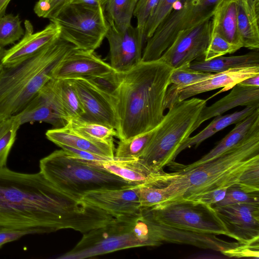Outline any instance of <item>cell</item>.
<instances>
[{
  "label": "cell",
  "instance_id": "cell-48",
  "mask_svg": "<svg viewBox=\"0 0 259 259\" xmlns=\"http://www.w3.org/2000/svg\"><path fill=\"white\" fill-rule=\"evenodd\" d=\"M7 119L3 120V121H0V133L2 132V131L3 130V129L4 128V127H5V126L6 124Z\"/></svg>",
  "mask_w": 259,
  "mask_h": 259
},
{
  "label": "cell",
  "instance_id": "cell-35",
  "mask_svg": "<svg viewBox=\"0 0 259 259\" xmlns=\"http://www.w3.org/2000/svg\"><path fill=\"white\" fill-rule=\"evenodd\" d=\"M242 203H259V191L249 192L235 184L230 186L224 199L214 204V207Z\"/></svg>",
  "mask_w": 259,
  "mask_h": 259
},
{
  "label": "cell",
  "instance_id": "cell-22",
  "mask_svg": "<svg viewBox=\"0 0 259 259\" xmlns=\"http://www.w3.org/2000/svg\"><path fill=\"white\" fill-rule=\"evenodd\" d=\"M239 106L259 108V87L237 84L228 95L211 105L204 107L196 122V128L206 120Z\"/></svg>",
  "mask_w": 259,
  "mask_h": 259
},
{
  "label": "cell",
  "instance_id": "cell-3",
  "mask_svg": "<svg viewBox=\"0 0 259 259\" xmlns=\"http://www.w3.org/2000/svg\"><path fill=\"white\" fill-rule=\"evenodd\" d=\"M259 159V126L221 155L189 168H175L164 187L165 203L194 201L203 194L237 184L243 171Z\"/></svg>",
  "mask_w": 259,
  "mask_h": 259
},
{
  "label": "cell",
  "instance_id": "cell-13",
  "mask_svg": "<svg viewBox=\"0 0 259 259\" xmlns=\"http://www.w3.org/2000/svg\"><path fill=\"white\" fill-rule=\"evenodd\" d=\"M16 115L21 125L38 121L50 124L54 128H61L70 121L60 101L54 78L49 81Z\"/></svg>",
  "mask_w": 259,
  "mask_h": 259
},
{
  "label": "cell",
  "instance_id": "cell-45",
  "mask_svg": "<svg viewBox=\"0 0 259 259\" xmlns=\"http://www.w3.org/2000/svg\"><path fill=\"white\" fill-rule=\"evenodd\" d=\"M238 84L247 87H259V75L249 77Z\"/></svg>",
  "mask_w": 259,
  "mask_h": 259
},
{
  "label": "cell",
  "instance_id": "cell-15",
  "mask_svg": "<svg viewBox=\"0 0 259 259\" xmlns=\"http://www.w3.org/2000/svg\"><path fill=\"white\" fill-rule=\"evenodd\" d=\"M105 38L109 45L110 65L114 71H126L142 61L145 44L136 27L120 30L109 23Z\"/></svg>",
  "mask_w": 259,
  "mask_h": 259
},
{
  "label": "cell",
  "instance_id": "cell-31",
  "mask_svg": "<svg viewBox=\"0 0 259 259\" xmlns=\"http://www.w3.org/2000/svg\"><path fill=\"white\" fill-rule=\"evenodd\" d=\"M155 128L130 139L120 140L114 156L118 158H141L154 135Z\"/></svg>",
  "mask_w": 259,
  "mask_h": 259
},
{
  "label": "cell",
  "instance_id": "cell-37",
  "mask_svg": "<svg viewBox=\"0 0 259 259\" xmlns=\"http://www.w3.org/2000/svg\"><path fill=\"white\" fill-rule=\"evenodd\" d=\"M141 207H151L162 203L165 198L162 187L150 185L135 186Z\"/></svg>",
  "mask_w": 259,
  "mask_h": 259
},
{
  "label": "cell",
  "instance_id": "cell-11",
  "mask_svg": "<svg viewBox=\"0 0 259 259\" xmlns=\"http://www.w3.org/2000/svg\"><path fill=\"white\" fill-rule=\"evenodd\" d=\"M211 19L180 32L158 59L173 68L203 59L211 33Z\"/></svg>",
  "mask_w": 259,
  "mask_h": 259
},
{
  "label": "cell",
  "instance_id": "cell-8",
  "mask_svg": "<svg viewBox=\"0 0 259 259\" xmlns=\"http://www.w3.org/2000/svg\"><path fill=\"white\" fill-rule=\"evenodd\" d=\"M146 208L153 221L164 230L178 234L223 235L232 238L211 205L181 200Z\"/></svg>",
  "mask_w": 259,
  "mask_h": 259
},
{
  "label": "cell",
  "instance_id": "cell-42",
  "mask_svg": "<svg viewBox=\"0 0 259 259\" xmlns=\"http://www.w3.org/2000/svg\"><path fill=\"white\" fill-rule=\"evenodd\" d=\"M28 234H34V233L28 230L0 227V248L7 243L17 240Z\"/></svg>",
  "mask_w": 259,
  "mask_h": 259
},
{
  "label": "cell",
  "instance_id": "cell-25",
  "mask_svg": "<svg viewBox=\"0 0 259 259\" xmlns=\"http://www.w3.org/2000/svg\"><path fill=\"white\" fill-rule=\"evenodd\" d=\"M238 0H221L211 18L212 31H216L229 42L243 47L237 19Z\"/></svg>",
  "mask_w": 259,
  "mask_h": 259
},
{
  "label": "cell",
  "instance_id": "cell-19",
  "mask_svg": "<svg viewBox=\"0 0 259 259\" xmlns=\"http://www.w3.org/2000/svg\"><path fill=\"white\" fill-rule=\"evenodd\" d=\"M135 186L91 191L86 193L81 200L115 218L132 214L141 207Z\"/></svg>",
  "mask_w": 259,
  "mask_h": 259
},
{
  "label": "cell",
  "instance_id": "cell-47",
  "mask_svg": "<svg viewBox=\"0 0 259 259\" xmlns=\"http://www.w3.org/2000/svg\"><path fill=\"white\" fill-rule=\"evenodd\" d=\"M6 50L3 47L0 46V63L2 58L3 57L5 53Z\"/></svg>",
  "mask_w": 259,
  "mask_h": 259
},
{
  "label": "cell",
  "instance_id": "cell-49",
  "mask_svg": "<svg viewBox=\"0 0 259 259\" xmlns=\"http://www.w3.org/2000/svg\"><path fill=\"white\" fill-rule=\"evenodd\" d=\"M4 69V67L3 66V65L1 64V63H0V74L1 73V72H2L3 70Z\"/></svg>",
  "mask_w": 259,
  "mask_h": 259
},
{
  "label": "cell",
  "instance_id": "cell-30",
  "mask_svg": "<svg viewBox=\"0 0 259 259\" xmlns=\"http://www.w3.org/2000/svg\"><path fill=\"white\" fill-rule=\"evenodd\" d=\"M66 125L78 133L99 141H112L117 135L113 128L82 118H72Z\"/></svg>",
  "mask_w": 259,
  "mask_h": 259
},
{
  "label": "cell",
  "instance_id": "cell-36",
  "mask_svg": "<svg viewBox=\"0 0 259 259\" xmlns=\"http://www.w3.org/2000/svg\"><path fill=\"white\" fill-rule=\"evenodd\" d=\"M240 49L239 47L230 43L218 32L212 31L211 29L209 42L203 60L207 61L227 54H232Z\"/></svg>",
  "mask_w": 259,
  "mask_h": 259
},
{
  "label": "cell",
  "instance_id": "cell-9",
  "mask_svg": "<svg viewBox=\"0 0 259 259\" xmlns=\"http://www.w3.org/2000/svg\"><path fill=\"white\" fill-rule=\"evenodd\" d=\"M50 21L60 29V36L76 48L94 52L100 47L109 28L104 8L68 3Z\"/></svg>",
  "mask_w": 259,
  "mask_h": 259
},
{
  "label": "cell",
  "instance_id": "cell-32",
  "mask_svg": "<svg viewBox=\"0 0 259 259\" xmlns=\"http://www.w3.org/2000/svg\"><path fill=\"white\" fill-rule=\"evenodd\" d=\"M24 34L21 21L18 15L5 14L0 18V46L5 47L14 44Z\"/></svg>",
  "mask_w": 259,
  "mask_h": 259
},
{
  "label": "cell",
  "instance_id": "cell-34",
  "mask_svg": "<svg viewBox=\"0 0 259 259\" xmlns=\"http://www.w3.org/2000/svg\"><path fill=\"white\" fill-rule=\"evenodd\" d=\"M181 0H159L152 15L148 20L144 30L145 42L150 38L159 25L174 9Z\"/></svg>",
  "mask_w": 259,
  "mask_h": 259
},
{
  "label": "cell",
  "instance_id": "cell-17",
  "mask_svg": "<svg viewBox=\"0 0 259 259\" xmlns=\"http://www.w3.org/2000/svg\"><path fill=\"white\" fill-rule=\"evenodd\" d=\"M98 166L134 185H150L162 187L169 173L155 169L141 158H114L106 161H92Z\"/></svg>",
  "mask_w": 259,
  "mask_h": 259
},
{
  "label": "cell",
  "instance_id": "cell-27",
  "mask_svg": "<svg viewBox=\"0 0 259 259\" xmlns=\"http://www.w3.org/2000/svg\"><path fill=\"white\" fill-rule=\"evenodd\" d=\"M257 108L246 107L241 111L225 115H218L202 131L193 137H189L180 146L175 158L186 149L193 146L197 148L202 142L229 125L236 124L252 114Z\"/></svg>",
  "mask_w": 259,
  "mask_h": 259
},
{
  "label": "cell",
  "instance_id": "cell-44",
  "mask_svg": "<svg viewBox=\"0 0 259 259\" xmlns=\"http://www.w3.org/2000/svg\"><path fill=\"white\" fill-rule=\"evenodd\" d=\"M106 1V0H68V3L80 4L95 8H104Z\"/></svg>",
  "mask_w": 259,
  "mask_h": 259
},
{
  "label": "cell",
  "instance_id": "cell-12",
  "mask_svg": "<svg viewBox=\"0 0 259 259\" xmlns=\"http://www.w3.org/2000/svg\"><path fill=\"white\" fill-rule=\"evenodd\" d=\"M69 79L85 112L82 118L115 130L116 119L109 93L93 79L77 77Z\"/></svg>",
  "mask_w": 259,
  "mask_h": 259
},
{
  "label": "cell",
  "instance_id": "cell-28",
  "mask_svg": "<svg viewBox=\"0 0 259 259\" xmlns=\"http://www.w3.org/2000/svg\"><path fill=\"white\" fill-rule=\"evenodd\" d=\"M135 0H106L104 12L109 23L123 30L132 25Z\"/></svg>",
  "mask_w": 259,
  "mask_h": 259
},
{
  "label": "cell",
  "instance_id": "cell-29",
  "mask_svg": "<svg viewBox=\"0 0 259 259\" xmlns=\"http://www.w3.org/2000/svg\"><path fill=\"white\" fill-rule=\"evenodd\" d=\"M54 80L60 101L69 120L82 118L85 112L71 80L55 78Z\"/></svg>",
  "mask_w": 259,
  "mask_h": 259
},
{
  "label": "cell",
  "instance_id": "cell-38",
  "mask_svg": "<svg viewBox=\"0 0 259 259\" xmlns=\"http://www.w3.org/2000/svg\"><path fill=\"white\" fill-rule=\"evenodd\" d=\"M159 0H135L133 15L137 18L139 35L145 44L144 30L146 25L154 11Z\"/></svg>",
  "mask_w": 259,
  "mask_h": 259
},
{
  "label": "cell",
  "instance_id": "cell-24",
  "mask_svg": "<svg viewBox=\"0 0 259 259\" xmlns=\"http://www.w3.org/2000/svg\"><path fill=\"white\" fill-rule=\"evenodd\" d=\"M237 19L243 47L259 49V0H238Z\"/></svg>",
  "mask_w": 259,
  "mask_h": 259
},
{
  "label": "cell",
  "instance_id": "cell-10",
  "mask_svg": "<svg viewBox=\"0 0 259 259\" xmlns=\"http://www.w3.org/2000/svg\"><path fill=\"white\" fill-rule=\"evenodd\" d=\"M221 0H181L180 7L174 9L147 39L142 61L158 59L178 34L210 20Z\"/></svg>",
  "mask_w": 259,
  "mask_h": 259
},
{
  "label": "cell",
  "instance_id": "cell-2",
  "mask_svg": "<svg viewBox=\"0 0 259 259\" xmlns=\"http://www.w3.org/2000/svg\"><path fill=\"white\" fill-rule=\"evenodd\" d=\"M173 69L159 59L141 61L126 71L92 78L110 95L120 140L150 131L160 123Z\"/></svg>",
  "mask_w": 259,
  "mask_h": 259
},
{
  "label": "cell",
  "instance_id": "cell-20",
  "mask_svg": "<svg viewBox=\"0 0 259 259\" xmlns=\"http://www.w3.org/2000/svg\"><path fill=\"white\" fill-rule=\"evenodd\" d=\"M256 75H259V65L234 68L223 72L212 73L203 79L177 90L176 97L180 102L199 94L223 88L214 96L232 89L249 77Z\"/></svg>",
  "mask_w": 259,
  "mask_h": 259
},
{
  "label": "cell",
  "instance_id": "cell-14",
  "mask_svg": "<svg viewBox=\"0 0 259 259\" xmlns=\"http://www.w3.org/2000/svg\"><path fill=\"white\" fill-rule=\"evenodd\" d=\"M214 208L233 239L242 243L259 241V203H237Z\"/></svg>",
  "mask_w": 259,
  "mask_h": 259
},
{
  "label": "cell",
  "instance_id": "cell-41",
  "mask_svg": "<svg viewBox=\"0 0 259 259\" xmlns=\"http://www.w3.org/2000/svg\"><path fill=\"white\" fill-rule=\"evenodd\" d=\"M223 254L230 257H250L259 258V241L239 245L224 251Z\"/></svg>",
  "mask_w": 259,
  "mask_h": 259
},
{
  "label": "cell",
  "instance_id": "cell-21",
  "mask_svg": "<svg viewBox=\"0 0 259 259\" xmlns=\"http://www.w3.org/2000/svg\"><path fill=\"white\" fill-rule=\"evenodd\" d=\"M46 136L49 140L60 147L65 146L101 156L114 157L113 140H95L75 132L67 125L49 130Z\"/></svg>",
  "mask_w": 259,
  "mask_h": 259
},
{
  "label": "cell",
  "instance_id": "cell-16",
  "mask_svg": "<svg viewBox=\"0 0 259 259\" xmlns=\"http://www.w3.org/2000/svg\"><path fill=\"white\" fill-rule=\"evenodd\" d=\"M113 71L110 64L101 59L94 52L75 48L63 58L55 69L53 78H94L106 76Z\"/></svg>",
  "mask_w": 259,
  "mask_h": 259
},
{
  "label": "cell",
  "instance_id": "cell-43",
  "mask_svg": "<svg viewBox=\"0 0 259 259\" xmlns=\"http://www.w3.org/2000/svg\"><path fill=\"white\" fill-rule=\"evenodd\" d=\"M229 187H224L208 192L194 201L213 206L224 199Z\"/></svg>",
  "mask_w": 259,
  "mask_h": 259
},
{
  "label": "cell",
  "instance_id": "cell-33",
  "mask_svg": "<svg viewBox=\"0 0 259 259\" xmlns=\"http://www.w3.org/2000/svg\"><path fill=\"white\" fill-rule=\"evenodd\" d=\"M21 124L16 115L7 119L0 133V169L6 166L8 155L15 141Z\"/></svg>",
  "mask_w": 259,
  "mask_h": 259
},
{
  "label": "cell",
  "instance_id": "cell-39",
  "mask_svg": "<svg viewBox=\"0 0 259 259\" xmlns=\"http://www.w3.org/2000/svg\"><path fill=\"white\" fill-rule=\"evenodd\" d=\"M238 184L248 191H259V159L253 162L243 171Z\"/></svg>",
  "mask_w": 259,
  "mask_h": 259
},
{
  "label": "cell",
  "instance_id": "cell-5",
  "mask_svg": "<svg viewBox=\"0 0 259 259\" xmlns=\"http://www.w3.org/2000/svg\"><path fill=\"white\" fill-rule=\"evenodd\" d=\"M39 169L55 187L78 200L91 191L134 185L92 161L62 149L41 159Z\"/></svg>",
  "mask_w": 259,
  "mask_h": 259
},
{
  "label": "cell",
  "instance_id": "cell-23",
  "mask_svg": "<svg viewBox=\"0 0 259 259\" xmlns=\"http://www.w3.org/2000/svg\"><path fill=\"white\" fill-rule=\"evenodd\" d=\"M259 126V108L240 122L236 124L231 131L209 152L200 159L188 165L176 163L172 161V166L175 168H189L208 161L231 149L241 141L255 128Z\"/></svg>",
  "mask_w": 259,
  "mask_h": 259
},
{
  "label": "cell",
  "instance_id": "cell-18",
  "mask_svg": "<svg viewBox=\"0 0 259 259\" xmlns=\"http://www.w3.org/2000/svg\"><path fill=\"white\" fill-rule=\"evenodd\" d=\"M25 28L20 40L6 50L1 61L4 67H12L23 62L60 34L59 27L52 21L41 30L34 32L31 23L26 20Z\"/></svg>",
  "mask_w": 259,
  "mask_h": 259
},
{
  "label": "cell",
  "instance_id": "cell-40",
  "mask_svg": "<svg viewBox=\"0 0 259 259\" xmlns=\"http://www.w3.org/2000/svg\"><path fill=\"white\" fill-rule=\"evenodd\" d=\"M68 2V0H38L33 11L38 17L50 20Z\"/></svg>",
  "mask_w": 259,
  "mask_h": 259
},
{
  "label": "cell",
  "instance_id": "cell-26",
  "mask_svg": "<svg viewBox=\"0 0 259 259\" xmlns=\"http://www.w3.org/2000/svg\"><path fill=\"white\" fill-rule=\"evenodd\" d=\"M254 65H259L258 49L242 55L221 56L207 61L196 60L190 63L189 68L201 72L218 73L231 68Z\"/></svg>",
  "mask_w": 259,
  "mask_h": 259
},
{
  "label": "cell",
  "instance_id": "cell-46",
  "mask_svg": "<svg viewBox=\"0 0 259 259\" xmlns=\"http://www.w3.org/2000/svg\"><path fill=\"white\" fill-rule=\"evenodd\" d=\"M11 0H0V18L6 14L7 8Z\"/></svg>",
  "mask_w": 259,
  "mask_h": 259
},
{
  "label": "cell",
  "instance_id": "cell-1",
  "mask_svg": "<svg viewBox=\"0 0 259 259\" xmlns=\"http://www.w3.org/2000/svg\"><path fill=\"white\" fill-rule=\"evenodd\" d=\"M104 211L62 191L40 172L0 169V227L48 233L101 227Z\"/></svg>",
  "mask_w": 259,
  "mask_h": 259
},
{
  "label": "cell",
  "instance_id": "cell-7",
  "mask_svg": "<svg viewBox=\"0 0 259 259\" xmlns=\"http://www.w3.org/2000/svg\"><path fill=\"white\" fill-rule=\"evenodd\" d=\"M206 100L186 99L174 105L155 127L154 135L140 158L157 170L175 160L182 143L196 130V123Z\"/></svg>",
  "mask_w": 259,
  "mask_h": 259
},
{
  "label": "cell",
  "instance_id": "cell-6",
  "mask_svg": "<svg viewBox=\"0 0 259 259\" xmlns=\"http://www.w3.org/2000/svg\"><path fill=\"white\" fill-rule=\"evenodd\" d=\"M155 240L150 221L138 210L83 233L74 248L58 258L82 259L131 248L152 246Z\"/></svg>",
  "mask_w": 259,
  "mask_h": 259
},
{
  "label": "cell",
  "instance_id": "cell-4",
  "mask_svg": "<svg viewBox=\"0 0 259 259\" xmlns=\"http://www.w3.org/2000/svg\"><path fill=\"white\" fill-rule=\"evenodd\" d=\"M76 48L60 36L23 62L0 74V121L20 113L53 78L63 58Z\"/></svg>",
  "mask_w": 259,
  "mask_h": 259
}]
</instances>
